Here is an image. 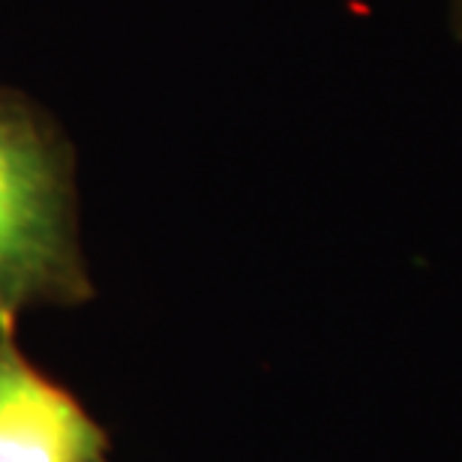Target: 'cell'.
<instances>
[{"label":"cell","mask_w":462,"mask_h":462,"mask_svg":"<svg viewBox=\"0 0 462 462\" xmlns=\"http://www.w3.org/2000/svg\"><path fill=\"white\" fill-rule=\"evenodd\" d=\"M90 298L72 147L40 106L0 90V319Z\"/></svg>","instance_id":"cell-1"},{"label":"cell","mask_w":462,"mask_h":462,"mask_svg":"<svg viewBox=\"0 0 462 462\" xmlns=\"http://www.w3.org/2000/svg\"><path fill=\"white\" fill-rule=\"evenodd\" d=\"M15 321L0 319V462H112L108 432L27 360Z\"/></svg>","instance_id":"cell-2"},{"label":"cell","mask_w":462,"mask_h":462,"mask_svg":"<svg viewBox=\"0 0 462 462\" xmlns=\"http://www.w3.org/2000/svg\"><path fill=\"white\" fill-rule=\"evenodd\" d=\"M448 22L457 42H462V0H448Z\"/></svg>","instance_id":"cell-3"}]
</instances>
